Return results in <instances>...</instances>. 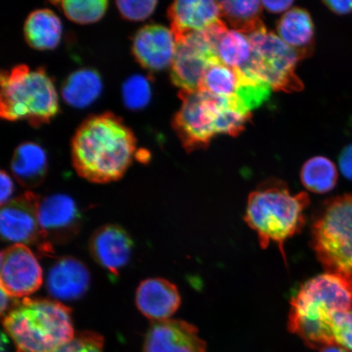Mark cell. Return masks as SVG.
<instances>
[{
  "mask_svg": "<svg viewBox=\"0 0 352 352\" xmlns=\"http://www.w3.org/2000/svg\"><path fill=\"white\" fill-rule=\"evenodd\" d=\"M135 153L133 132L112 113L87 118L72 139L74 169L92 183L105 184L122 178Z\"/></svg>",
  "mask_w": 352,
  "mask_h": 352,
  "instance_id": "6da1fadb",
  "label": "cell"
},
{
  "mask_svg": "<svg viewBox=\"0 0 352 352\" xmlns=\"http://www.w3.org/2000/svg\"><path fill=\"white\" fill-rule=\"evenodd\" d=\"M352 310V284L327 274L308 280L290 301L288 329L312 349L336 344L332 316Z\"/></svg>",
  "mask_w": 352,
  "mask_h": 352,
  "instance_id": "7a4b0ae2",
  "label": "cell"
},
{
  "mask_svg": "<svg viewBox=\"0 0 352 352\" xmlns=\"http://www.w3.org/2000/svg\"><path fill=\"white\" fill-rule=\"evenodd\" d=\"M310 205L307 193L292 195L285 182L270 179L250 193L245 221L266 249L275 243L286 262V241L300 233L306 223L305 210Z\"/></svg>",
  "mask_w": 352,
  "mask_h": 352,
  "instance_id": "3957f363",
  "label": "cell"
},
{
  "mask_svg": "<svg viewBox=\"0 0 352 352\" xmlns=\"http://www.w3.org/2000/svg\"><path fill=\"white\" fill-rule=\"evenodd\" d=\"M16 352H54L76 336L72 310L59 301L25 298L3 316Z\"/></svg>",
  "mask_w": 352,
  "mask_h": 352,
  "instance_id": "277c9868",
  "label": "cell"
},
{
  "mask_svg": "<svg viewBox=\"0 0 352 352\" xmlns=\"http://www.w3.org/2000/svg\"><path fill=\"white\" fill-rule=\"evenodd\" d=\"M0 116L8 121L28 120L39 126L50 122L59 110L54 80L43 68L16 65L0 78Z\"/></svg>",
  "mask_w": 352,
  "mask_h": 352,
  "instance_id": "5b68a950",
  "label": "cell"
},
{
  "mask_svg": "<svg viewBox=\"0 0 352 352\" xmlns=\"http://www.w3.org/2000/svg\"><path fill=\"white\" fill-rule=\"evenodd\" d=\"M311 245L328 274L352 284V196L333 198L311 226Z\"/></svg>",
  "mask_w": 352,
  "mask_h": 352,
  "instance_id": "8992f818",
  "label": "cell"
},
{
  "mask_svg": "<svg viewBox=\"0 0 352 352\" xmlns=\"http://www.w3.org/2000/svg\"><path fill=\"white\" fill-rule=\"evenodd\" d=\"M252 58L241 72L254 74L275 91H300L303 83L296 74L298 56L278 35L266 28L248 35Z\"/></svg>",
  "mask_w": 352,
  "mask_h": 352,
  "instance_id": "52a82bcc",
  "label": "cell"
},
{
  "mask_svg": "<svg viewBox=\"0 0 352 352\" xmlns=\"http://www.w3.org/2000/svg\"><path fill=\"white\" fill-rule=\"evenodd\" d=\"M228 30L226 23L220 20L201 32L176 41L177 50L170 66L171 81L176 87L183 91L200 89L206 70L220 60L219 43Z\"/></svg>",
  "mask_w": 352,
  "mask_h": 352,
  "instance_id": "ba28073f",
  "label": "cell"
},
{
  "mask_svg": "<svg viewBox=\"0 0 352 352\" xmlns=\"http://www.w3.org/2000/svg\"><path fill=\"white\" fill-rule=\"evenodd\" d=\"M182 107L173 120V126L188 153L206 148L217 135V122L226 98L204 90H180Z\"/></svg>",
  "mask_w": 352,
  "mask_h": 352,
  "instance_id": "9c48e42d",
  "label": "cell"
},
{
  "mask_svg": "<svg viewBox=\"0 0 352 352\" xmlns=\"http://www.w3.org/2000/svg\"><path fill=\"white\" fill-rule=\"evenodd\" d=\"M41 201V197L26 192L3 206L0 213L2 239L14 244L37 245L44 253H52V246L44 239L39 223Z\"/></svg>",
  "mask_w": 352,
  "mask_h": 352,
  "instance_id": "30bf717a",
  "label": "cell"
},
{
  "mask_svg": "<svg viewBox=\"0 0 352 352\" xmlns=\"http://www.w3.org/2000/svg\"><path fill=\"white\" fill-rule=\"evenodd\" d=\"M0 283L11 298H28L41 287V264L28 245L13 244L1 253Z\"/></svg>",
  "mask_w": 352,
  "mask_h": 352,
  "instance_id": "8fae6325",
  "label": "cell"
},
{
  "mask_svg": "<svg viewBox=\"0 0 352 352\" xmlns=\"http://www.w3.org/2000/svg\"><path fill=\"white\" fill-rule=\"evenodd\" d=\"M177 42L173 30L162 25H147L136 32L132 42V54L138 63L149 72L170 67Z\"/></svg>",
  "mask_w": 352,
  "mask_h": 352,
  "instance_id": "7c38bea8",
  "label": "cell"
},
{
  "mask_svg": "<svg viewBox=\"0 0 352 352\" xmlns=\"http://www.w3.org/2000/svg\"><path fill=\"white\" fill-rule=\"evenodd\" d=\"M38 218L44 239L51 246L72 240L80 226L76 202L67 195H56L42 199Z\"/></svg>",
  "mask_w": 352,
  "mask_h": 352,
  "instance_id": "4fadbf2b",
  "label": "cell"
},
{
  "mask_svg": "<svg viewBox=\"0 0 352 352\" xmlns=\"http://www.w3.org/2000/svg\"><path fill=\"white\" fill-rule=\"evenodd\" d=\"M144 352H206L195 325L179 320L153 321L145 336Z\"/></svg>",
  "mask_w": 352,
  "mask_h": 352,
  "instance_id": "5bb4252c",
  "label": "cell"
},
{
  "mask_svg": "<svg viewBox=\"0 0 352 352\" xmlns=\"http://www.w3.org/2000/svg\"><path fill=\"white\" fill-rule=\"evenodd\" d=\"M133 241L120 226L107 224L96 230L90 240L91 256L109 274L118 276L129 262Z\"/></svg>",
  "mask_w": 352,
  "mask_h": 352,
  "instance_id": "9a60e30c",
  "label": "cell"
},
{
  "mask_svg": "<svg viewBox=\"0 0 352 352\" xmlns=\"http://www.w3.org/2000/svg\"><path fill=\"white\" fill-rule=\"evenodd\" d=\"M176 41L201 32L221 20L219 2L210 0H178L167 11Z\"/></svg>",
  "mask_w": 352,
  "mask_h": 352,
  "instance_id": "2e32d148",
  "label": "cell"
},
{
  "mask_svg": "<svg viewBox=\"0 0 352 352\" xmlns=\"http://www.w3.org/2000/svg\"><path fill=\"white\" fill-rule=\"evenodd\" d=\"M135 303L145 318L153 322L170 319L182 305V297L178 288L170 281L149 278L139 285Z\"/></svg>",
  "mask_w": 352,
  "mask_h": 352,
  "instance_id": "e0dca14e",
  "label": "cell"
},
{
  "mask_svg": "<svg viewBox=\"0 0 352 352\" xmlns=\"http://www.w3.org/2000/svg\"><path fill=\"white\" fill-rule=\"evenodd\" d=\"M90 274L81 261L72 257L60 258L48 271L47 289L57 300L74 301L87 292Z\"/></svg>",
  "mask_w": 352,
  "mask_h": 352,
  "instance_id": "ac0fdd59",
  "label": "cell"
},
{
  "mask_svg": "<svg viewBox=\"0 0 352 352\" xmlns=\"http://www.w3.org/2000/svg\"><path fill=\"white\" fill-rule=\"evenodd\" d=\"M278 36L296 52L299 60L310 56L315 47L314 21L307 10L294 8L277 22Z\"/></svg>",
  "mask_w": 352,
  "mask_h": 352,
  "instance_id": "d6986e66",
  "label": "cell"
},
{
  "mask_svg": "<svg viewBox=\"0 0 352 352\" xmlns=\"http://www.w3.org/2000/svg\"><path fill=\"white\" fill-rule=\"evenodd\" d=\"M11 170L22 186L29 188L37 187L46 176L47 154L36 143L21 144L13 153Z\"/></svg>",
  "mask_w": 352,
  "mask_h": 352,
  "instance_id": "ffe728a7",
  "label": "cell"
},
{
  "mask_svg": "<svg viewBox=\"0 0 352 352\" xmlns=\"http://www.w3.org/2000/svg\"><path fill=\"white\" fill-rule=\"evenodd\" d=\"M26 42L34 50H52L60 42L63 23L54 11L37 10L28 16L24 25Z\"/></svg>",
  "mask_w": 352,
  "mask_h": 352,
  "instance_id": "44dd1931",
  "label": "cell"
},
{
  "mask_svg": "<svg viewBox=\"0 0 352 352\" xmlns=\"http://www.w3.org/2000/svg\"><path fill=\"white\" fill-rule=\"evenodd\" d=\"M102 82L94 69H81L66 78L61 87L63 100L76 108H85L99 98Z\"/></svg>",
  "mask_w": 352,
  "mask_h": 352,
  "instance_id": "7402d4cb",
  "label": "cell"
},
{
  "mask_svg": "<svg viewBox=\"0 0 352 352\" xmlns=\"http://www.w3.org/2000/svg\"><path fill=\"white\" fill-rule=\"evenodd\" d=\"M219 6L221 16L236 32L248 36L266 28L261 17V1H219Z\"/></svg>",
  "mask_w": 352,
  "mask_h": 352,
  "instance_id": "603a6c76",
  "label": "cell"
},
{
  "mask_svg": "<svg viewBox=\"0 0 352 352\" xmlns=\"http://www.w3.org/2000/svg\"><path fill=\"white\" fill-rule=\"evenodd\" d=\"M338 177L336 165L323 156L310 158L302 166L300 173L302 186L315 193L331 191L336 186Z\"/></svg>",
  "mask_w": 352,
  "mask_h": 352,
  "instance_id": "cb8c5ba5",
  "label": "cell"
},
{
  "mask_svg": "<svg viewBox=\"0 0 352 352\" xmlns=\"http://www.w3.org/2000/svg\"><path fill=\"white\" fill-rule=\"evenodd\" d=\"M239 85L240 69L230 67L219 60L206 70L199 90L231 98L236 96Z\"/></svg>",
  "mask_w": 352,
  "mask_h": 352,
  "instance_id": "d4e9b609",
  "label": "cell"
},
{
  "mask_svg": "<svg viewBox=\"0 0 352 352\" xmlns=\"http://www.w3.org/2000/svg\"><path fill=\"white\" fill-rule=\"evenodd\" d=\"M218 55L221 63L230 67H246L252 58V48L248 35L234 30H228L220 39Z\"/></svg>",
  "mask_w": 352,
  "mask_h": 352,
  "instance_id": "484cf974",
  "label": "cell"
},
{
  "mask_svg": "<svg viewBox=\"0 0 352 352\" xmlns=\"http://www.w3.org/2000/svg\"><path fill=\"white\" fill-rule=\"evenodd\" d=\"M64 12L68 19L78 24H90L98 21L108 8L107 0H64L52 2Z\"/></svg>",
  "mask_w": 352,
  "mask_h": 352,
  "instance_id": "4316f807",
  "label": "cell"
},
{
  "mask_svg": "<svg viewBox=\"0 0 352 352\" xmlns=\"http://www.w3.org/2000/svg\"><path fill=\"white\" fill-rule=\"evenodd\" d=\"M123 102L131 110L142 109L149 103L152 90L151 82L146 77L133 76L127 78L122 88Z\"/></svg>",
  "mask_w": 352,
  "mask_h": 352,
  "instance_id": "83f0119b",
  "label": "cell"
},
{
  "mask_svg": "<svg viewBox=\"0 0 352 352\" xmlns=\"http://www.w3.org/2000/svg\"><path fill=\"white\" fill-rule=\"evenodd\" d=\"M104 338L91 331L76 333L72 340L54 352H104Z\"/></svg>",
  "mask_w": 352,
  "mask_h": 352,
  "instance_id": "f1b7e54d",
  "label": "cell"
},
{
  "mask_svg": "<svg viewBox=\"0 0 352 352\" xmlns=\"http://www.w3.org/2000/svg\"><path fill=\"white\" fill-rule=\"evenodd\" d=\"M157 1H134L123 0L116 2V6L123 19L132 21L147 19L155 10Z\"/></svg>",
  "mask_w": 352,
  "mask_h": 352,
  "instance_id": "f546056e",
  "label": "cell"
},
{
  "mask_svg": "<svg viewBox=\"0 0 352 352\" xmlns=\"http://www.w3.org/2000/svg\"><path fill=\"white\" fill-rule=\"evenodd\" d=\"M332 329L336 344L352 352V310L333 315Z\"/></svg>",
  "mask_w": 352,
  "mask_h": 352,
  "instance_id": "4dcf8cb0",
  "label": "cell"
},
{
  "mask_svg": "<svg viewBox=\"0 0 352 352\" xmlns=\"http://www.w3.org/2000/svg\"><path fill=\"white\" fill-rule=\"evenodd\" d=\"M0 186H1V193H0V202L1 206H4L10 201L13 191H14V184H13L10 175L6 171L1 170L0 173Z\"/></svg>",
  "mask_w": 352,
  "mask_h": 352,
  "instance_id": "1f68e13d",
  "label": "cell"
},
{
  "mask_svg": "<svg viewBox=\"0 0 352 352\" xmlns=\"http://www.w3.org/2000/svg\"><path fill=\"white\" fill-rule=\"evenodd\" d=\"M340 166L342 175L352 180V144L346 146L340 153Z\"/></svg>",
  "mask_w": 352,
  "mask_h": 352,
  "instance_id": "d6a6232c",
  "label": "cell"
},
{
  "mask_svg": "<svg viewBox=\"0 0 352 352\" xmlns=\"http://www.w3.org/2000/svg\"><path fill=\"white\" fill-rule=\"evenodd\" d=\"M263 8L271 13H280L289 10L294 4L293 1H262Z\"/></svg>",
  "mask_w": 352,
  "mask_h": 352,
  "instance_id": "836d02e7",
  "label": "cell"
},
{
  "mask_svg": "<svg viewBox=\"0 0 352 352\" xmlns=\"http://www.w3.org/2000/svg\"><path fill=\"white\" fill-rule=\"evenodd\" d=\"M324 3L337 14H346L352 11V1H324Z\"/></svg>",
  "mask_w": 352,
  "mask_h": 352,
  "instance_id": "e575fe53",
  "label": "cell"
},
{
  "mask_svg": "<svg viewBox=\"0 0 352 352\" xmlns=\"http://www.w3.org/2000/svg\"><path fill=\"white\" fill-rule=\"evenodd\" d=\"M12 298L1 289V315H6V311L8 310V305H10V299Z\"/></svg>",
  "mask_w": 352,
  "mask_h": 352,
  "instance_id": "d590c367",
  "label": "cell"
},
{
  "mask_svg": "<svg viewBox=\"0 0 352 352\" xmlns=\"http://www.w3.org/2000/svg\"><path fill=\"white\" fill-rule=\"evenodd\" d=\"M319 352H351L350 351L344 349L338 344H333L323 347L322 349H320Z\"/></svg>",
  "mask_w": 352,
  "mask_h": 352,
  "instance_id": "8d00e7d4",
  "label": "cell"
}]
</instances>
